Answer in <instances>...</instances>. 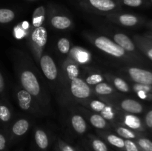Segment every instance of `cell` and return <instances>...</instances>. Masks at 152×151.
<instances>
[{"label": "cell", "instance_id": "6da1fadb", "mask_svg": "<svg viewBox=\"0 0 152 151\" xmlns=\"http://www.w3.org/2000/svg\"><path fill=\"white\" fill-rule=\"evenodd\" d=\"M81 73L80 66L68 57L61 64L56 94L62 106L80 105L95 96L91 87L86 84Z\"/></svg>", "mask_w": 152, "mask_h": 151}, {"label": "cell", "instance_id": "7a4b0ae2", "mask_svg": "<svg viewBox=\"0 0 152 151\" xmlns=\"http://www.w3.org/2000/svg\"><path fill=\"white\" fill-rule=\"evenodd\" d=\"M13 59L15 72L19 85L37 99L47 115L50 113V96L47 85L32 59L21 50L15 53Z\"/></svg>", "mask_w": 152, "mask_h": 151}, {"label": "cell", "instance_id": "3957f363", "mask_svg": "<svg viewBox=\"0 0 152 151\" xmlns=\"http://www.w3.org/2000/svg\"><path fill=\"white\" fill-rule=\"evenodd\" d=\"M83 35L96 50L106 55L110 59L129 65L136 61L137 58L127 53L123 47L106 35L88 31H84Z\"/></svg>", "mask_w": 152, "mask_h": 151}, {"label": "cell", "instance_id": "277c9868", "mask_svg": "<svg viewBox=\"0 0 152 151\" xmlns=\"http://www.w3.org/2000/svg\"><path fill=\"white\" fill-rule=\"evenodd\" d=\"M14 96L19 107L24 112L37 117L47 115L37 99L19 84L14 87Z\"/></svg>", "mask_w": 152, "mask_h": 151}, {"label": "cell", "instance_id": "5b68a950", "mask_svg": "<svg viewBox=\"0 0 152 151\" xmlns=\"http://www.w3.org/2000/svg\"><path fill=\"white\" fill-rule=\"evenodd\" d=\"M26 40L28 47L34 60L39 64L48 41L47 29L44 25L39 28H32Z\"/></svg>", "mask_w": 152, "mask_h": 151}, {"label": "cell", "instance_id": "8992f818", "mask_svg": "<svg viewBox=\"0 0 152 151\" xmlns=\"http://www.w3.org/2000/svg\"><path fill=\"white\" fill-rule=\"evenodd\" d=\"M43 76L47 80L50 89L56 93L59 81V68L55 62L53 58L46 52L42 55L39 62Z\"/></svg>", "mask_w": 152, "mask_h": 151}, {"label": "cell", "instance_id": "52a82bcc", "mask_svg": "<svg viewBox=\"0 0 152 151\" xmlns=\"http://www.w3.org/2000/svg\"><path fill=\"white\" fill-rule=\"evenodd\" d=\"M80 7L91 13L105 16L120 12L121 5L117 0H76Z\"/></svg>", "mask_w": 152, "mask_h": 151}, {"label": "cell", "instance_id": "ba28073f", "mask_svg": "<svg viewBox=\"0 0 152 151\" xmlns=\"http://www.w3.org/2000/svg\"><path fill=\"white\" fill-rule=\"evenodd\" d=\"M99 28L104 32L105 35L111 38L114 42L123 47L127 53H130L133 56H137V46L134 40H132L128 35L124 33H122L117 30L114 29L111 26L106 25H99ZM136 58V57H135Z\"/></svg>", "mask_w": 152, "mask_h": 151}, {"label": "cell", "instance_id": "9c48e42d", "mask_svg": "<svg viewBox=\"0 0 152 151\" xmlns=\"http://www.w3.org/2000/svg\"><path fill=\"white\" fill-rule=\"evenodd\" d=\"M119 72L122 76L129 78L131 81L137 84L152 85V72L136 66H123L119 68Z\"/></svg>", "mask_w": 152, "mask_h": 151}, {"label": "cell", "instance_id": "30bf717a", "mask_svg": "<svg viewBox=\"0 0 152 151\" xmlns=\"http://www.w3.org/2000/svg\"><path fill=\"white\" fill-rule=\"evenodd\" d=\"M68 107L69 110L68 121L71 130L78 136H84L89 130V124L87 119L76 105Z\"/></svg>", "mask_w": 152, "mask_h": 151}, {"label": "cell", "instance_id": "8fae6325", "mask_svg": "<svg viewBox=\"0 0 152 151\" xmlns=\"http://www.w3.org/2000/svg\"><path fill=\"white\" fill-rule=\"evenodd\" d=\"M108 102L113 104L117 110L123 113L137 115L142 113L144 110L143 105L141 102L132 98L124 97L121 94Z\"/></svg>", "mask_w": 152, "mask_h": 151}, {"label": "cell", "instance_id": "7c38bea8", "mask_svg": "<svg viewBox=\"0 0 152 151\" xmlns=\"http://www.w3.org/2000/svg\"><path fill=\"white\" fill-rule=\"evenodd\" d=\"M33 121L31 118L19 116L13 118L8 127V135L11 140L21 139L25 136L31 128Z\"/></svg>", "mask_w": 152, "mask_h": 151}, {"label": "cell", "instance_id": "4fadbf2b", "mask_svg": "<svg viewBox=\"0 0 152 151\" xmlns=\"http://www.w3.org/2000/svg\"><path fill=\"white\" fill-rule=\"evenodd\" d=\"M47 19L51 28L58 30H67L72 28L74 22L68 15L50 7L48 10Z\"/></svg>", "mask_w": 152, "mask_h": 151}, {"label": "cell", "instance_id": "5bb4252c", "mask_svg": "<svg viewBox=\"0 0 152 151\" xmlns=\"http://www.w3.org/2000/svg\"><path fill=\"white\" fill-rule=\"evenodd\" d=\"M105 19L110 23L125 28H134L140 23V18L132 13L117 12L105 15Z\"/></svg>", "mask_w": 152, "mask_h": 151}, {"label": "cell", "instance_id": "9a60e30c", "mask_svg": "<svg viewBox=\"0 0 152 151\" xmlns=\"http://www.w3.org/2000/svg\"><path fill=\"white\" fill-rule=\"evenodd\" d=\"M76 106L80 110V112L85 115V117L87 119L88 123L92 127H94L95 130H111V124L107 120H105L100 114L89 110L81 105H76Z\"/></svg>", "mask_w": 152, "mask_h": 151}, {"label": "cell", "instance_id": "2e32d148", "mask_svg": "<svg viewBox=\"0 0 152 151\" xmlns=\"http://www.w3.org/2000/svg\"><path fill=\"white\" fill-rule=\"evenodd\" d=\"M117 122L131 129V130L139 132V133L145 130L143 124H142L140 118L135 114L123 113L118 110Z\"/></svg>", "mask_w": 152, "mask_h": 151}, {"label": "cell", "instance_id": "e0dca14e", "mask_svg": "<svg viewBox=\"0 0 152 151\" xmlns=\"http://www.w3.org/2000/svg\"><path fill=\"white\" fill-rule=\"evenodd\" d=\"M91 89L94 95L96 97L103 99L106 102H109L120 95V93L106 81L93 86Z\"/></svg>", "mask_w": 152, "mask_h": 151}, {"label": "cell", "instance_id": "ac0fdd59", "mask_svg": "<svg viewBox=\"0 0 152 151\" xmlns=\"http://www.w3.org/2000/svg\"><path fill=\"white\" fill-rule=\"evenodd\" d=\"M68 57L80 67H87L92 62V55L88 50L79 46L71 47Z\"/></svg>", "mask_w": 152, "mask_h": 151}, {"label": "cell", "instance_id": "d6986e66", "mask_svg": "<svg viewBox=\"0 0 152 151\" xmlns=\"http://www.w3.org/2000/svg\"><path fill=\"white\" fill-rule=\"evenodd\" d=\"M96 134L108 145L113 147L119 151H125V139L119 136L112 130H96Z\"/></svg>", "mask_w": 152, "mask_h": 151}, {"label": "cell", "instance_id": "ffe728a7", "mask_svg": "<svg viewBox=\"0 0 152 151\" xmlns=\"http://www.w3.org/2000/svg\"><path fill=\"white\" fill-rule=\"evenodd\" d=\"M104 76L105 81L120 93H130L132 91L130 84L123 76H117L112 73H105Z\"/></svg>", "mask_w": 152, "mask_h": 151}, {"label": "cell", "instance_id": "44dd1931", "mask_svg": "<svg viewBox=\"0 0 152 151\" xmlns=\"http://www.w3.org/2000/svg\"><path fill=\"white\" fill-rule=\"evenodd\" d=\"M34 140L37 149L39 151H46L50 147L51 139L45 129L37 126L34 130Z\"/></svg>", "mask_w": 152, "mask_h": 151}, {"label": "cell", "instance_id": "7402d4cb", "mask_svg": "<svg viewBox=\"0 0 152 151\" xmlns=\"http://www.w3.org/2000/svg\"><path fill=\"white\" fill-rule=\"evenodd\" d=\"M83 68H84L85 70L84 73H81L82 77H83L84 81L86 82V84H88L91 87L99 84V83L105 81L104 74L102 73L98 70H94L93 68H88V66L83 67Z\"/></svg>", "mask_w": 152, "mask_h": 151}, {"label": "cell", "instance_id": "603a6c76", "mask_svg": "<svg viewBox=\"0 0 152 151\" xmlns=\"http://www.w3.org/2000/svg\"><path fill=\"white\" fill-rule=\"evenodd\" d=\"M13 118V110L10 102L0 99V124L8 128Z\"/></svg>", "mask_w": 152, "mask_h": 151}, {"label": "cell", "instance_id": "cb8c5ba5", "mask_svg": "<svg viewBox=\"0 0 152 151\" xmlns=\"http://www.w3.org/2000/svg\"><path fill=\"white\" fill-rule=\"evenodd\" d=\"M111 130L117 133L119 136L124 139H130V140H136L139 137L142 136L140 133L134 131L133 130L128 128L122 124H119L117 121L111 124Z\"/></svg>", "mask_w": 152, "mask_h": 151}, {"label": "cell", "instance_id": "d4e9b609", "mask_svg": "<svg viewBox=\"0 0 152 151\" xmlns=\"http://www.w3.org/2000/svg\"><path fill=\"white\" fill-rule=\"evenodd\" d=\"M108 103V102L103 100V99H99L96 96H94V97H91L90 99H87V100L84 101L79 105H81V106L84 107L89 110H91L93 112L97 113L99 114L105 109Z\"/></svg>", "mask_w": 152, "mask_h": 151}, {"label": "cell", "instance_id": "484cf974", "mask_svg": "<svg viewBox=\"0 0 152 151\" xmlns=\"http://www.w3.org/2000/svg\"><path fill=\"white\" fill-rule=\"evenodd\" d=\"M48 10L44 5H40L34 10L31 19V27L32 28H39L43 26L47 19Z\"/></svg>", "mask_w": 152, "mask_h": 151}, {"label": "cell", "instance_id": "4316f807", "mask_svg": "<svg viewBox=\"0 0 152 151\" xmlns=\"http://www.w3.org/2000/svg\"><path fill=\"white\" fill-rule=\"evenodd\" d=\"M31 30H32L31 24L28 21H23L14 27L13 33L16 39L22 40L24 38L27 39Z\"/></svg>", "mask_w": 152, "mask_h": 151}, {"label": "cell", "instance_id": "83f0119b", "mask_svg": "<svg viewBox=\"0 0 152 151\" xmlns=\"http://www.w3.org/2000/svg\"><path fill=\"white\" fill-rule=\"evenodd\" d=\"M87 140L92 151H110L108 145L98 136L88 134L87 136Z\"/></svg>", "mask_w": 152, "mask_h": 151}, {"label": "cell", "instance_id": "f1b7e54d", "mask_svg": "<svg viewBox=\"0 0 152 151\" xmlns=\"http://www.w3.org/2000/svg\"><path fill=\"white\" fill-rule=\"evenodd\" d=\"M117 113H118V110H117V108L114 106V105L110 103V102H108L105 109H104L99 114H100L105 120H107L110 124H111V123H114L115 121H117Z\"/></svg>", "mask_w": 152, "mask_h": 151}, {"label": "cell", "instance_id": "f546056e", "mask_svg": "<svg viewBox=\"0 0 152 151\" xmlns=\"http://www.w3.org/2000/svg\"><path fill=\"white\" fill-rule=\"evenodd\" d=\"M71 47L72 46H71V41L66 37H62L59 38L56 43V48L58 51L62 55H68L71 51Z\"/></svg>", "mask_w": 152, "mask_h": 151}, {"label": "cell", "instance_id": "4dcf8cb0", "mask_svg": "<svg viewBox=\"0 0 152 151\" xmlns=\"http://www.w3.org/2000/svg\"><path fill=\"white\" fill-rule=\"evenodd\" d=\"M16 13L9 8H0V24H8L16 18Z\"/></svg>", "mask_w": 152, "mask_h": 151}, {"label": "cell", "instance_id": "1f68e13d", "mask_svg": "<svg viewBox=\"0 0 152 151\" xmlns=\"http://www.w3.org/2000/svg\"><path fill=\"white\" fill-rule=\"evenodd\" d=\"M134 141L142 151H152V141L148 138L140 136Z\"/></svg>", "mask_w": 152, "mask_h": 151}, {"label": "cell", "instance_id": "d6a6232c", "mask_svg": "<svg viewBox=\"0 0 152 151\" xmlns=\"http://www.w3.org/2000/svg\"><path fill=\"white\" fill-rule=\"evenodd\" d=\"M56 145H57L60 151H80L76 147L72 146V145L70 144L69 143L66 142L61 138L56 139Z\"/></svg>", "mask_w": 152, "mask_h": 151}, {"label": "cell", "instance_id": "836d02e7", "mask_svg": "<svg viewBox=\"0 0 152 151\" xmlns=\"http://www.w3.org/2000/svg\"><path fill=\"white\" fill-rule=\"evenodd\" d=\"M0 98L2 100L10 102L8 99V96H7L5 80H4V78L3 76L2 73H1V71H0Z\"/></svg>", "mask_w": 152, "mask_h": 151}, {"label": "cell", "instance_id": "e575fe53", "mask_svg": "<svg viewBox=\"0 0 152 151\" xmlns=\"http://www.w3.org/2000/svg\"><path fill=\"white\" fill-rule=\"evenodd\" d=\"M125 151H142L134 140L125 139Z\"/></svg>", "mask_w": 152, "mask_h": 151}, {"label": "cell", "instance_id": "d590c367", "mask_svg": "<svg viewBox=\"0 0 152 151\" xmlns=\"http://www.w3.org/2000/svg\"><path fill=\"white\" fill-rule=\"evenodd\" d=\"M119 4H124L128 7H138L143 4V0H117Z\"/></svg>", "mask_w": 152, "mask_h": 151}, {"label": "cell", "instance_id": "8d00e7d4", "mask_svg": "<svg viewBox=\"0 0 152 151\" xmlns=\"http://www.w3.org/2000/svg\"><path fill=\"white\" fill-rule=\"evenodd\" d=\"M145 124L148 129H152V110L148 111L145 115Z\"/></svg>", "mask_w": 152, "mask_h": 151}, {"label": "cell", "instance_id": "74e56055", "mask_svg": "<svg viewBox=\"0 0 152 151\" xmlns=\"http://www.w3.org/2000/svg\"><path fill=\"white\" fill-rule=\"evenodd\" d=\"M7 144V138L3 133H0V151H3L5 150Z\"/></svg>", "mask_w": 152, "mask_h": 151}, {"label": "cell", "instance_id": "f35d334b", "mask_svg": "<svg viewBox=\"0 0 152 151\" xmlns=\"http://www.w3.org/2000/svg\"><path fill=\"white\" fill-rule=\"evenodd\" d=\"M54 151H60V150H59V147H57V145H56V146H55V148H54Z\"/></svg>", "mask_w": 152, "mask_h": 151}, {"label": "cell", "instance_id": "ab89813d", "mask_svg": "<svg viewBox=\"0 0 152 151\" xmlns=\"http://www.w3.org/2000/svg\"><path fill=\"white\" fill-rule=\"evenodd\" d=\"M28 1H37V0H28Z\"/></svg>", "mask_w": 152, "mask_h": 151}, {"label": "cell", "instance_id": "60d3db41", "mask_svg": "<svg viewBox=\"0 0 152 151\" xmlns=\"http://www.w3.org/2000/svg\"><path fill=\"white\" fill-rule=\"evenodd\" d=\"M151 2H152V0H151Z\"/></svg>", "mask_w": 152, "mask_h": 151}, {"label": "cell", "instance_id": "b9f144b4", "mask_svg": "<svg viewBox=\"0 0 152 151\" xmlns=\"http://www.w3.org/2000/svg\"><path fill=\"white\" fill-rule=\"evenodd\" d=\"M110 151H114V150H110Z\"/></svg>", "mask_w": 152, "mask_h": 151}]
</instances>
